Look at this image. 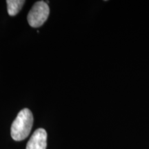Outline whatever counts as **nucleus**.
Returning <instances> with one entry per match:
<instances>
[{"label":"nucleus","instance_id":"4","mask_svg":"<svg viewBox=\"0 0 149 149\" xmlns=\"http://www.w3.org/2000/svg\"><path fill=\"white\" fill-rule=\"evenodd\" d=\"M25 3L24 0H7V10L9 15L15 16L21 10Z\"/></svg>","mask_w":149,"mask_h":149},{"label":"nucleus","instance_id":"2","mask_svg":"<svg viewBox=\"0 0 149 149\" xmlns=\"http://www.w3.org/2000/svg\"><path fill=\"white\" fill-rule=\"evenodd\" d=\"M49 7L44 1H37L29 11L27 19L29 25L33 28L40 27L49 16Z\"/></svg>","mask_w":149,"mask_h":149},{"label":"nucleus","instance_id":"1","mask_svg":"<svg viewBox=\"0 0 149 149\" xmlns=\"http://www.w3.org/2000/svg\"><path fill=\"white\" fill-rule=\"evenodd\" d=\"M33 116L29 109H22L13 122L10 135L15 141H22L29 135L33 127Z\"/></svg>","mask_w":149,"mask_h":149},{"label":"nucleus","instance_id":"3","mask_svg":"<svg viewBox=\"0 0 149 149\" xmlns=\"http://www.w3.org/2000/svg\"><path fill=\"white\" fill-rule=\"evenodd\" d=\"M47 133L44 128L35 130L28 141L26 149H46Z\"/></svg>","mask_w":149,"mask_h":149}]
</instances>
